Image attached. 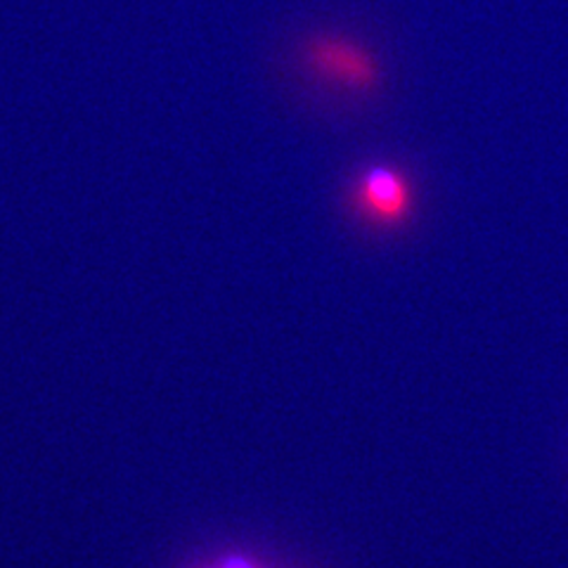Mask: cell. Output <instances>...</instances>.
Returning <instances> with one entry per match:
<instances>
[{
    "label": "cell",
    "mask_w": 568,
    "mask_h": 568,
    "mask_svg": "<svg viewBox=\"0 0 568 568\" xmlns=\"http://www.w3.org/2000/svg\"><path fill=\"white\" fill-rule=\"evenodd\" d=\"M351 206L361 219L375 225H400L415 209V192L398 169L369 166L351 190Z\"/></svg>",
    "instance_id": "1"
},
{
    "label": "cell",
    "mask_w": 568,
    "mask_h": 568,
    "mask_svg": "<svg viewBox=\"0 0 568 568\" xmlns=\"http://www.w3.org/2000/svg\"><path fill=\"white\" fill-rule=\"evenodd\" d=\"M306 62L320 79L353 88V91H372L379 83V64L369 52L339 36H317L306 45Z\"/></svg>",
    "instance_id": "2"
},
{
    "label": "cell",
    "mask_w": 568,
    "mask_h": 568,
    "mask_svg": "<svg viewBox=\"0 0 568 568\" xmlns=\"http://www.w3.org/2000/svg\"><path fill=\"white\" fill-rule=\"evenodd\" d=\"M225 568H248V564H244V561H237V559H235V561H227V564H225Z\"/></svg>",
    "instance_id": "3"
}]
</instances>
